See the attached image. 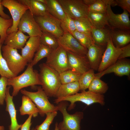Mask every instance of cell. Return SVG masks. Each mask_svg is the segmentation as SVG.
<instances>
[{
	"instance_id": "1",
	"label": "cell",
	"mask_w": 130,
	"mask_h": 130,
	"mask_svg": "<svg viewBox=\"0 0 130 130\" xmlns=\"http://www.w3.org/2000/svg\"><path fill=\"white\" fill-rule=\"evenodd\" d=\"M39 67V77L42 88L48 97H55L61 84L59 74L46 63L40 64Z\"/></svg>"
},
{
	"instance_id": "2",
	"label": "cell",
	"mask_w": 130,
	"mask_h": 130,
	"mask_svg": "<svg viewBox=\"0 0 130 130\" xmlns=\"http://www.w3.org/2000/svg\"><path fill=\"white\" fill-rule=\"evenodd\" d=\"M7 84L13 87L12 96L14 97L24 88L37 85H41L42 84L39 80V73L33 69L30 63L28 64L25 71L21 75L8 79Z\"/></svg>"
},
{
	"instance_id": "3",
	"label": "cell",
	"mask_w": 130,
	"mask_h": 130,
	"mask_svg": "<svg viewBox=\"0 0 130 130\" xmlns=\"http://www.w3.org/2000/svg\"><path fill=\"white\" fill-rule=\"evenodd\" d=\"M68 101L70 103L68 108V110L73 109L75 106V103L77 102H82L88 106L95 103H98L101 105L105 104L104 97L103 94L95 93L89 91H82L68 97L56 98L54 102L58 104L62 101Z\"/></svg>"
},
{
	"instance_id": "4",
	"label": "cell",
	"mask_w": 130,
	"mask_h": 130,
	"mask_svg": "<svg viewBox=\"0 0 130 130\" xmlns=\"http://www.w3.org/2000/svg\"><path fill=\"white\" fill-rule=\"evenodd\" d=\"M69 105L67 101H62L57 105L58 110L62 113V121L58 124L60 130H80V124L83 117L84 114L81 111H77L73 114H70L66 109Z\"/></svg>"
},
{
	"instance_id": "5",
	"label": "cell",
	"mask_w": 130,
	"mask_h": 130,
	"mask_svg": "<svg viewBox=\"0 0 130 130\" xmlns=\"http://www.w3.org/2000/svg\"><path fill=\"white\" fill-rule=\"evenodd\" d=\"M1 50L8 68L14 77L17 76L27 65L28 62L18 53L16 49L5 45L2 46Z\"/></svg>"
},
{
	"instance_id": "6",
	"label": "cell",
	"mask_w": 130,
	"mask_h": 130,
	"mask_svg": "<svg viewBox=\"0 0 130 130\" xmlns=\"http://www.w3.org/2000/svg\"><path fill=\"white\" fill-rule=\"evenodd\" d=\"M36 92L27 91L25 89L20 91L22 94L29 98L35 104L39 111V113L43 117L47 112L57 111V106L51 103L48 96L41 86L37 87Z\"/></svg>"
},
{
	"instance_id": "7",
	"label": "cell",
	"mask_w": 130,
	"mask_h": 130,
	"mask_svg": "<svg viewBox=\"0 0 130 130\" xmlns=\"http://www.w3.org/2000/svg\"><path fill=\"white\" fill-rule=\"evenodd\" d=\"M45 63L59 74L70 70L67 52L60 46L53 49Z\"/></svg>"
},
{
	"instance_id": "8",
	"label": "cell",
	"mask_w": 130,
	"mask_h": 130,
	"mask_svg": "<svg viewBox=\"0 0 130 130\" xmlns=\"http://www.w3.org/2000/svg\"><path fill=\"white\" fill-rule=\"evenodd\" d=\"M1 3L3 6L9 10L13 21L12 26L7 30V35L13 32L17 31L20 19L25 12L29 10L28 8L17 0H2Z\"/></svg>"
},
{
	"instance_id": "9",
	"label": "cell",
	"mask_w": 130,
	"mask_h": 130,
	"mask_svg": "<svg viewBox=\"0 0 130 130\" xmlns=\"http://www.w3.org/2000/svg\"><path fill=\"white\" fill-rule=\"evenodd\" d=\"M65 13L73 19L87 17L88 6L82 0H58Z\"/></svg>"
},
{
	"instance_id": "10",
	"label": "cell",
	"mask_w": 130,
	"mask_h": 130,
	"mask_svg": "<svg viewBox=\"0 0 130 130\" xmlns=\"http://www.w3.org/2000/svg\"><path fill=\"white\" fill-rule=\"evenodd\" d=\"M42 32L49 33L57 39L64 32L61 27V20L49 14L45 16H34Z\"/></svg>"
},
{
	"instance_id": "11",
	"label": "cell",
	"mask_w": 130,
	"mask_h": 130,
	"mask_svg": "<svg viewBox=\"0 0 130 130\" xmlns=\"http://www.w3.org/2000/svg\"><path fill=\"white\" fill-rule=\"evenodd\" d=\"M18 28L23 32L26 33L30 37H40L42 33L34 16L29 10H26L22 16L18 24Z\"/></svg>"
},
{
	"instance_id": "12",
	"label": "cell",
	"mask_w": 130,
	"mask_h": 130,
	"mask_svg": "<svg viewBox=\"0 0 130 130\" xmlns=\"http://www.w3.org/2000/svg\"><path fill=\"white\" fill-rule=\"evenodd\" d=\"M106 13L109 27L111 29L130 30V21L129 13L124 10L120 14H115L112 11L111 6L107 5Z\"/></svg>"
},
{
	"instance_id": "13",
	"label": "cell",
	"mask_w": 130,
	"mask_h": 130,
	"mask_svg": "<svg viewBox=\"0 0 130 130\" xmlns=\"http://www.w3.org/2000/svg\"><path fill=\"white\" fill-rule=\"evenodd\" d=\"M59 46L67 52H70L82 56L86 55L88 49L82 46L71 34L64 32L57 39Z\"/></svg>"
},
{
	"instance_id": "14",
	"label": "cell",
	"mask_w": 130,
	"mask_h": 130,
	"mask_svg": "<svg viewBox=\"0 0 130 130\" xmlns=\"http://www.w3.org/2000/svg\"><path fill=\"white\" fill-rule=\"evenodd\" d=\"M122 52V48L116 47L110 38L107 42L103 54L98 70V72L104 70L116 62Z\"/></svg>"
},
{
	"instance_id": "15",
	"label": "cell",
	"mask_w": 130,
	"mask_h": 130,
	"mask_svg": "<svg viewBox=\"0 0 130 130\" xmlns=\"http://www.w3.org/2000/svg\"><path fill=\"white\" fill-rule=\"evenodd\" d=\"M67 52L70 70L82 75L91 69L86 55Z\"/></svg>"
},
{
	"instance_id": "16",
	"label": "cell",
	"mask_w": 130,
	"mask_h": 130,
	"mask_svg": "<svg viewBox=\"0 0 130 130\" xmlns=\"http://www.w3.org/2000/svg\"><path fill=\"white\" fill-rule=\"evenodd\" d=\"M113 73L119 76H126L129 77L130 74V62L125 58L118 59L113 64L104 70L97 73L95 76L100 78L107 74Z\"/></svg>"
},
{
	"instance_id": "17",
	"label": "cell",
	"mask_w": 130,
	"mask_h": 130,
	"mask_svg": "<svg viewBox=\"0 0 130 130\" xmlns=\"http://www.w3.org/2000/svg\"><path fill=\"white\" fill-rule=\"evenodd\" d=\"M106 47L94 43L87 48L86 56L91 69L94 71H98Z\"/></svg>"
},
{
	"instance_id": "18",
	"label": "cell",
	"mask_w": 130,
	"mask_h": 130,
	"mask_svg": "<svg viewBox=\"0 0 130 130\" xmlns=\"http://www.w3.org/2000/svg\"><path fill=\"white\" fill-rule=\"evenodd\" d=\"M11 86L7 87L6 92L5 101L6 103V110L8 112L10 115L11 124L9 126V130H19L21 128L22 125L19 124L18 122L16 117L17 110L13 101V97L11 96L9 92Z\"/></svg>"
},
{
	"instance_id": "19",
	"label": "cell",
	"mask_w": 130,
	"mask_h": 130,
	"mask_svg": "<svg viewBox=\"0 0 130 130\" xmlns=\"http://www.w3.org/2000/svg\"><path fill=\"white\" fill-rule=\"evenodd\" d=\"M30 36L24 34L18 30L8 34L4 42V44L16 49H21L24 47Z\"/></svg>"
},
{
	"instance_id": "20",
	"label": "cell",
	"mask_w": 130,
	"mask_h": 130,
	"mask_svg": "<svg viewBox=\"0 0 130 130\" xmlns=\"http://www.w3.org/2000/svg\"><path fill=\"white\" fill-rule=\"evenodd\" d=\"M21 49V55L29 63L33 59L40 44V37H31Z\"/></svg>"
},
{
	"instance_id": "21",
	"label": "cell",
	"mask_w": 130,
	"mask_h": 130,
	"mask_svg": "<svg viewBox=\"0 0 130 130\" xmlns=\"http://www.w3.org/2000/svg\"><path fill=\"white\" fill-rule=\"evenodd\" d=\"M110 37L114 46L116 47L122 48L130 42V30L111 29Z\"/></svg>"
},
{
	"instance_id": "22",
	"label": "cell",
	"mask_w": 130,
	"mask_h": 130,
	"mask_svg": "<svg viewBox=\"0 0 130 130\" xmlns=\"http://www.w3.org/2000/svg\"><path fill=\"white\" fill-rule=\"evenodd\" d=\"M21 4L28 7L34 16H45L50 13L47 5L38 0H19Z\"/></svg>"
},
{
	"instance_id": "23",
	"label": "cell",
	"mask_w": 130,
	"mask_h": 130,
	"mask_svg": "<svg viewBox=\"0 0 130 130\" xmlns=\"http://www.w3.org/2000/svg\"><path fill=\"white\" fill-rule=\"evenodd\" d=\"M111 29L108 26L101 28L93 27L91 33L94 43L106 46L108 41L111 38Z\"/></svg>"
},
{
	"instance_id": "24",
	"label": "cell",
	"mask_w": 130,
	"mask_h": 130,
	"mask_svg": "<svg viewBox=\"0 0 130 130\" xmlns=\"http://www.w3.org/2000/svg\"><path fill=\"white\" fill-rule=\"evenodd\" d=\"M80 90L78 81L61 84L56 94V98H64L75 94Z\"/></svg>"
},
{
	"instance_id": "25",
	"label": "cell",
	"mask_w": 130,
	"mask_h": 130,
	"mask_svg": "<svg viewBox=\"0 0 130 130\" xmlns=\"http://www.w3.org/2000/svg\"><path fill=\"white\" fill-rule=\"evenodd\" d=\"M19 111L21 115H32L33 117H36L39 112L38 110L31 100L24 95L22 97V104Z\"/></svg>"
},
{
	"instance_id": "26",
	"label": "cell",
	"mask_w": 130,
	"mask_h": 130,
	"mask_svg": "<svg viewBox=\"0 0 130 130\" xmlns=\"http://www.w3.org/2000/svg\"><path fill=\"white\" fill-rule=\"evenodd\" d=\"M87 18L93 27L101 28L106 26L109 27L106 13H102L89 12Z\"/></svg>"
},
{
	"instance_id": "27",
	"label": "cell",
	"mask_w": 130,
	"mask_h": 130,
	"mask_svg": "<svg viewBox=\"0 0 130 130\" xmlns=\"http://www.w3.org/2000/svg\"><path fill=\"white\" fill-rule=\"evenodd\" d=\"M46 5L49 13L53 17L61 21L66 17V14L58 0H46Z\"/></svg>"
},
{
	"instance_id": "28",
	"label": "cell",
	"mask_w": 130,
	"mask_h": 130,
	"mask_svg": "<svg viewBox=\"0 0 130 130\" xmlns=\"http://www.w3.org/2000/svg\"><path fill=\"white\" fill-rule=\"evenodd\" d=\"M108 89L107 84L96 77L93 79L88 88V91L101 94L105 93Z\"/></svg>"
},
{
	"instance_id": "29",
	"label": "cell",
	"mask_w": 130,
	"mask_h": 130,
	"mask_svg": "<svg viewBox=\"0 0 130 130\" xmlns=\"http://www.w3.org/2000/svg\"><path fill=\"white\" fill-rule=\"evenodd\" d=\"M88 6L89 12L104 13H106L107 5L103 0H83Z\"/></svg>"
},
{
	"instance_id": "30",
	"label": "cell",
	"mask_w": 130,
	"mask_h": 130,
	"mask_svg": "<svg viewBox=\"0 0 130 130\" xmlns=\"http://www.w3.org/2000/svg\"><path fill=\"white\" fill-rule=\"evenodd\" d=\"M73 19L77 31L81 32L91 33L93 27L87 17L79 18Z\"/></svg>"
},
{
	"instance_id": "31",
	"label": "cell",
	"mask_w": 130,
	"mask_h": 130,
	"mask_svg": "<svg viewBox=\"0 0 130 130\" xmlns=\"http://www.w3.org/2000/svg\"><path fill=\"white\" fill-rule=\"evenodd\" d=\"M53 49L50 47L41 43L34 58L30 63L31 65L33 67L40 60L45 57H47Z\"/></svg>"
},
{
	"instance_id": "32",
	"label": "cell",
	"mask_w": 130,
	"mask_h": 130,
	"mask_svg": "<svg viewBox=\"0 0 130 130\" xmlns=\"http://www.w3.org/2000/svg\"><path fill=\"white\" fill-rule=\"evenodd\" d=\"M94 71L91 69L81 75L78 81L80 90L85 91L88 88L91 82L95 77Z\"/></svg>"
},
{
	"instance_id": "33",
	"label": "cell",
	"mask_w": 130,
	"mask_h": 130,
	"mask_svg": "<svg viewBox=\"0 0 130 130\" xmlns=\"http://www.w3.org/2000/svg\"><path fill=\"white\" fill-rule=\"evenodd\" d=\"M72 35L82 46L86 48L94 43L91 33L81 32L76 30Z\"/></svg>"
},
{
	"instance_id": "34",
	"label": "cell",
	"mask_w": 130,
	"mask_h": 130,
	"mask_svg": "<svg viewBox=\"0 0 130 130\" xmlns=\"http://www.w3.org/2000/svg\"><path fill=\"white\" fill-rule=\"evenodd\" d=\"M81 75L71 70H69L59 74L61 84L78 81Z\"/></svg>"
},
{
	"instance_id": "35",
	"label": "cell",
	"mask_w": 130,
	"mask_h": 130,
	"mask_svg": "<svg viewBox=\"0 0 130 130\" xmlns=\"http://www.w3.org/2000/svg\"><path fill=\"white\" fill-rule=\"evenodd\" d=\"M42 32V34L40 36L41 44L53 49L57 48L59 46L57 39L53 35L47 32Z\"/></svg>"
},
{
	"instance_id": "36",
	"label": "cell",
	"mask_w": 130,
	"mask_h": 130,
	"mask_svg": "<svg viewBox=\"0 0 130 130\" xmlns=\"http://www.w3.org/2000/svg\"><path fill=\"white\" fill-rule=\"evenodd\" d=\"M13 23L12 18L5 19L0 16V41L2 45L7 36V30L12 26Z\"/></svg>"
},
{
	"instance_id": "37",
	"label": "cell",
	"mask_w": 130,
	"mask_h": 130,
	"mask_svg": "<svg viewBox=\"0 0 130 130\" xmlns=\"http://www.w3.org/2000/svg\"><path fill=\"white\" fill-rule=\"evenodd\" d=\"M63 20L61 21V27L64 32H67L72 35L76 30L74 20L67 15Z\"/></svg>"
},
{
	"instance_id": "38",
	"label": "cell",
	"mask_w": 130,
	"mask_h": 130,
	"mask_svg": "<svg viewBox=\"0 0 130 130\" xmlns=\"http://www.w3.org/2000/svg\"><path fill=\"white\" fill-rule=\"evenodd\" d=\"M2 45L0 41V75L1 77H5L8 79L14 77L7 66L1 52Z\"/></svg>"
},
{
	"instance_id": "39",
	"label": "cell",
	"mask_w": 130,
	"mask_h": 130,
	"mask_svg": "<svg viewBox=\"0 0 130 130\" xmlns=\"http://www.w3.org/2000/svg\"><path fill=\"white\" fill-rule=\"evenodd\" d=\"M57 114L56 111L46 113L45 120L41 124L37 125L34 130H49L50 126Z\"/></svg>"
},
{
	"instance_id": "40",
	"label": "cell",
	"mask_w": 130,
	"mask_h": 130,
	"mask_svg": "<svg viewBox=\"0 0 130 130\" xmlns=\"http://www.w3.org/2000/svg\"><path fill=\"white\" fill-rule=\"evenodd\" d=\"M8 79L4 77L0 78V105L4 104L5 100Z\"/></svg>"
},
{
	"instance_id": "41",
	"label": "cell",
	"mask_w": 130,
	"mask_h": 130,
	"mask_svg": "<svg viewBox=\"0 0 130 130\" xmlns=\"http://www.w3.org/2000/svg\"><path fill=\"white\" fill-rule=\"evenodd\" d=\"M117 4L123 10L127 11L130 13V0H115Z\"/></svg>"
},
{
	"instance_id": "42",
	"label": "cell",
	"mask_w": 130,
	"mask_h": 130,
	"mask_svg": "<svg viewBox=\"0 0 130 130\" xmlns=\"http://www.w3.org/2000/svg\"><path fill=\"white\" fill-rule=\"evenodd\" d=\"M122 52L119 56L118 59L125 58L130 57V44L122 48Z\"/></svg>"
},
{
	"instance_id": "43",
	"label": "cell",
	"mask_w": 130,
	"mask_h": 130,
	"mask_svg": "<svg viewBox=\"0 0 130 130\" xmlns=\"http://www.w3.org/2000/svg\"><path fill=\"white\" fill-rule=\"evenodd\" d=\"M32 115H29L28 118L25 122L22 125L21 128V130H30V128L32 124L31 120Z\"/></svg>"
},
{
	"instance_id": "44",
	"label": "cell",
	"mask_w": 130,
	"mask_h": 130,
	"mask_svg": "<svg viewBox=\"0 0 130 130\" xmlns=\"http://www.w3.org/2000/svg\"><path fill=\"white\" fill-rule=\"evenodd\" d=\"M1 0H0V16L5 19H9L10 18V17L4 11L3 6L1 4Z\"/></svg>"
},
{
	"instance_id": "45",
	"label": "cell",
	"mask_w": 130,
	"mask_h": 130,
	"mask_svg": "<svg viewBox=\"0 0 130 130\" xmlns=\"http://www.w3.org/2000/svg\"><path fill=\"white\" fill-rule=\"evenodd\" d=\"M106 5H109L110 6L114 7L117 6L116 0H103Z\"/></svg>"
},
{
	"instance_id": "46",
	"label": "cell",
	"mask_w": 130,
	"mask_h": 130,
	"mask_svg": "<svg viewBox=\"0 0 130 130\" xmlns=\"http://www.w3.org/2000/svg\"><path fill=\"white\" fill-rule=\"evenodd\" d=\"M54 130H59L58 127V124L57 122H56L55 124Z\"/></svg>"
},
{
	"instance_id": "47",
	"label": "cell",
	"mask_w": 130,
	"mask_h": 130,
	"mask_svg": "<svg viewBox=\"0 0 130 130\" xmlns=\"http://www.w3.org/2000/svg\"><path fill=\"white\" fill-rule=\"evenodd\" d=\"M40 2L46 4V0H38Z\"/></svg>"
},
{
	"instance_id": "48",
	"label": "cell",
	"mask_w": 130,
	"mask_h": 130,
	"mask_svg": "<svg viewBox=\"0 0 130 130\" xmlns=\"http://www.w3.org/2000/svg\"><path fill=\"white\" fill-rule=\"evenodd\" d=\"M5 128L3 126H0V130H4Z\"/></svg>"
},
{
	"instance_id": "49",
	"label": "cell",
	"mask_w": 130,
	"mask_h": 130,
	"mask_svg": "<svg viewBox=\"0 0 130 130\" xmlns=\"http://www.w3.org/2000/svg\"><path fill=\"white\" fill-rule=\"evenodd\" d=\"M31 130H34V129H32Z\"/></svg>"
},
{
	"instance_id": "50",
	"label": "cell",
	"mask_w": 130,
	"mask_h": 130,
	"mask_svg": "<svg viewBox=\"0 0 130 130\" xmlns=\"http://www.w3.org/2000/svg\"></svg>"
}]
</instances>
